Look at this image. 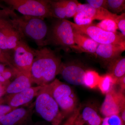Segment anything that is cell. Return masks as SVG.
<instances>
[{
	"mask_svg": "<svg viewBox=\"0 0 125 125\" xmlns=\"http://www.w3.org/2000/svg\"><path fill=\"white\" fill-rule=\"evenodd\" d=\"M62 62L61 57L50 48L43 47L36 50L30 70L33 83L43 86L51 83L59 74Z\"/></svg>",
	"mask_w": 125,
	"mask_h": 125,
	"instance_id": "cell-1",
	"label": "cell"
},
{
	"mask_svg": "<svg viewBox=\"0 0 125 125\" xmlns=\"http://www.w3.org/2000/svg\"><path fill=\"white\" fill-rule=\"evenodd\" d=\"M10 18L24 37L33 40L40 48L49 44V29L43 19L18 15L14 10L10 14Z\"/></svg>",
	"mask_w": 125,
	"mask_h": 125,
	"instance_id": "cell-2",
	"label": "cell"
},
{
	"mask_svg": "<svg viewBox=\"0 0 125 125\" xmlns=\"http://www.w3.org/2000/svg\"><path fill=\"white\" fill-rule=\"evenodd\" d=\"M36 97L34 107L37 113L52 125H60L65 117L52 96L49 84L43 86Z\"/></svg>",
	"mask_w": 125,
	"mask_h": 125,
	"instance_id": "cell-3",
	"label": "cell"
},
{
	"mask_svg": "<svg viewBox=\"0 0 125 125\" xmlns=\"http://www.w3.org/2000/svg\"><path fill=\"white\" fill-rule=\"evenodd\" d=\"M5 3L13 10L22 15L45 18H55L49 0H5Z\"/></svg>",
	"mask_w": 125,
	"mask_h": 125,
	"instance_id": "cell-4",
	"label": "cell"
},
{
	"mask_svg": "<svg viewBox=\"0 0 125 125\" xmlns=\"http://www.w3.org/2000/svg\"><path fill=\"white\" fill-rule=\"evenodd\" d=\"M52 94L65 118L78 107V99L70 86L55 79L49 84Z\"/></svg>",
	"mask_w": 125,
	"mask_h": 125,
	"instance_id": "cell-5",
	"label": "cell"
},
{
	"mask_svg": "<svg viewBox=\"0 0 125 125\" xmlns=\"http://www.w3.org/2000/svg\"><path fill=\"white\" fill-rule=\"evenodd\" d=\"M49 43L75 51L76 45L74 40V30L70 21L57 19L54 21L49 30Z\"/></svg>",
	"mask_w": 125,
	"mask_h": 125,
	"instance_id": "cell-6",
	"label": "cell"
},
{
	"mask_svg": "<svg viewBox=\"0 0 125 125\" xmlns=\"http://www.w3.org/2000/svg\"><path fill=\"white\" fill-rule=\"evenodd\" d=\"M70 22L74 30L85 34L98 44H121L125 43V37L121 33L107 32L92 23L79 25Z\"/></svg>",
	"mask_w": 125,
	"mask_h": 125,
	"instance_id": "cell-7",
	"label": "cell"
},
{
	"mask_svg": "<svg viewBox=\"0 0 125 125\" xmlns=\"http://www.w3.org/2000/svg\"><path fill=\"white\" fill-rule=\"evenodd\" d=\"M13 51L12 64L15 69L30 78V70L36 55V49L31 48L24 40H22Z\"/></svg>",
	"mask_w": 125,
	"mask_h": 125,
	"instance_id": "cell-8",
	"label": "cell"
},
{
	"mask_svg": "<svg viewBox=\"0 0 125 125\" xmlns=\"http://www.w3.org/2000/svg\"><path fill=\"white\" fill-rule=\"evenodd\" d=\"M24 36L11 21L10 16L0 25V48L5 51L14 50Z\"/></svg>",
	"mask_w": 125,
	"mask_h": 125,
	"instance_id": "cell-9",
	"label": "cell"
},
{
	"mask_svg": "<svg viewBox=\"0 0 125 125\" xmlns=\"http://www.w3.org/2000/svg\"><path fill=\"white\" fill-rule=\"evenodd\" d=\"M87 69L80 62H62L59 74L63 79L72 85H83L85 72Z\"/></svg>",
	"mask_w": 125,
	"mask_h": 125,
	"instance_id": "cell-10",
	"label": "cell"
},
{
	"mask_svg": "<svg viewBox=\"0 0 125 125\" xmlns=\"http://www.w3.org/2000/svg\"><path fill=\"white\" fill-rule=\"evenodd\" d=\"M125 109V98L123 93L115 89L106 94L100 111L105 117L115 114Z\"/></svg>",
	"mask_w": 125,
	"mask_h": 125,
	"instance_id": "cell-11",
	"label": "cell"
},
{
	"mask_svg": "<svg viewBox=\"0 0 125 125\" xmlns=\"http://www.w3.org/2000/svg\"><path fill=\"white\" fill-rule=\"evenodd\" d=\"M34 103L27 107L15 108L6 114L0 123V125H29L32 122Z\"/></svg>",
	"mask_w": 125,
	"mask_h": 125,
	"instance_id": "cell-12",
	"label": "cell"
},
{
	"mask_svg": "<svg viewBox=\"0 0 125 125\" xmlns=\"http://www.w3.org/2000/svg\"><path fill=\"white\" fill-rule=\"evenodd\" d=\"M42 87L39 85L32 86L18 93L8 94L5 99L6 104L15 108L27 105L37 97Z\"/></svg>",
	"mask_w": 125,
	"mask_h": 125,
	"instance_id": "cell-13",
	"label": "cell"
},
{
	"mask_svg": "<svg viewBox=\"0 0 125 125\" xmlns=\"http://www.w3.org/2000/svg\"><path fill=\"white\" fill-rule=\"evenodd\" d=\"M125 50V43L121 44H99L95 54L105 66Z\"/></svg>",
	"mask_w": 125,
	"mask_h": 125,
	"instance_id": "cell-14",
	"label": "cell"
},
{
	"mask_svg": "<svg viewBox=\"0 0 125 125\" xmlns=\"http://www.w3.org/2000/svg\"><path fill=\"white\" fill-rule=\"evenodd\" d=\"M77 12L83 14L93 21H102L105 19L115 21L118 15L111 13L107 9L103 8H94L88 4L80 3L77 8Z\"/></svg>",
	"mask_w": 125,
	"mask_h": 125,
	"instance_id": "cell-15",
	"label": "cell"
},
{
	"mask_svg": "<svg viewBox=\"0 0 125 125\" xmlns=\"http://www.w3.org/2000/svg\"><path fill=\"white\" fill-rule=\"evenodd\" d=\"M73 30L74 40L76 45L75 51L95 54L99 44L85 34L74 29Z\"/></svg>",
	"mask_w": 125,
	"mask_h": 125,
	"instance_id": "cell-16",
	"label": "cell"
},
{
	"mask_svg": "<svg viewBox=\"0 0 125 125\" xmlns=\"http://www.w3.org/2000/svg\"><path fill=\"white\" fill-rule=\"evenodd\" d=\"M103 119L94 108L87 106L84 108L81 113L80 112L74 125H83L85 123L88 125H101Z\"/></svg>",
	"mask_w": 125,
	"mask_h": 125,
	"instance_id": "cell-17",
	"label": "cell"
},
{
	"mask_svg": "<svg viewBox=\"0 0 125 125\" xmlns=\"http://www.w3.org/2000/svg\"><path fill=\"white\" fill-rule=\"evenodd\" d=\"M33 83L29 76L19 72L6 87V94L18 93L32 87Z\"/></svg>",
	"mask_w": 125,
	"mask_h": 125,
	"instance_id": "cell-18",
	"label": "cell"
},
{
	"mask_svg": "<svg viewBox=\"0 0 125 125\" xmlns=\"http://www.w3.org/2000/svg\"><path fill=\"white\" fill-rule=\"evenodd\" d=\"M107 73L118 80L125 75V57L121 55L115 58L108 63Z\"/></svg>",
	"mask_w": 125,
	"mask_h": 125,
	"instance_id": "cell-19",
	"label": "cell"
},
{
	"mask_svg": "<svg viewBox=\"0 0 125 125\" xmlns=\"http://www.w3.org/2000/svg\"><path fill=\"white\" fill-rule=\"evenodd\" d=\"M117 81L116 78L107 73L101 76L98 87L103 94L106 95L115 89Z\"/></svg>",
	"mask_w": 125,
	"mask_h": 125,
	"instance_id": "cell-20",
	"label": "cell"
},
{
	"mask_svg": "<svg viewBox=\"0 0 125 125\" xmlns=\"http://www.w3.org/2000/svg\"><path fill=\"white\" fill-rule=\"evenodd\" d=\"M19 72L9 66L0 62V82L7 87Z\"/></svg>",
	"mask_w": 125,
	"mask_h": 125,
	"instance_id": "cell-21",
	"label": "cell"
},
{
	"mask_svg": "<svg viewBox=\"0 0 125 125\" xmlns=\"http://www.w3.org/2000/svg\"><path fill=\"white\" fill-rule=\"evenodd\" d=\"M101 76L95 71L87 69L84 78L83 85L90 89L96 88L98 87Z\"/></svg>",
	"mask_w": 125,
	"mask_h": 125,
	"instance_id": "cell-22",
	"label": "cell"
},
{
	"mask_svg": "<svg viewBox=\"0 0 125 125\" xmlns=\"http://www.w3.org/2000/svg\"><path fill=\"white\" fill-rule=\"evenodd\" d=\"M60 1L64 8L66 19L74 17L79 2L76 0H60Z\"/></svg>",
	"mask_w": 125,
	"mask_h": 125,
	"instance_id": "cell-23",
	"label": "cell"
},
{
	"mask_svg": "<svg viewBox=\"0 0 125 125\" xmlns=\"http://www.w3.org/2000/svg\"><path fill=\"white\" fill-rule=\"evenodd\" d=\"M108 10L117 14L125 10V0H107Z\"/></svg>",
	"mask_w": 125,
	"mask_h": 125,
	"instance_id": "cell-24",
	"label": "cell"
},
{
	"mask_svg": "<svg viewBox=\"0 0 125 125\" xmlns=\"http://www.w3.org/2000/svg\"><path fill=\"white\" fill-rule=\"evenodd\" d=\"M96 25L104 31L114 33L117 32V30L118 29L115 21L112 20L105 19L102 20Z\"/></svg>",
	"mask_w": 125,
	"mask_h": 125,
	"instance_id": "cell-25",
	"label": "cell"
},
{
	"mask_svg": "<svg viewBox=\"0 0 125 125\" xmlns=\"http://www.w3.org/2000/svg\"><path fill=\"white\" fill-rule=\"evenodd\" d=\"M74 23L79 25L91 24L93 21L83 14L77 12L74 16Z\"/></svg>",
	"mask_w": 125,
	"mask_h": 125,
	"instance_id": "cell-26",
	"label": "cell"
},
{
	"mask_svg": "<svg viewBox=\"0 0 125 125\" xmlns=\"http://www.w3.org/2000/svg\"><path fill=\"white\" fill-rule=\"evenodd\" d=\"M0 62L7 65L14 69L16 70L12 64V56L9 53V52L5 51L0 48Z\"/></svg>",
	"mask_w": 125,
	"mask_h": 125,
	"instance_id": "cell-27",
	"label": "cell"
},
{
	"mask_svg": "<svg viewBox=\"0 0 125 125\" xmlns=\"http://www.w3.org/2000/svg\"><path fill=\"white\" fill-rule=\"evenodd\" d=\"M115 22L117 29L121 32V33L125 37V13H122L120 15H117L115 20Z\"/></svg>",
	"mask_w": 125,
	"mask_h": 125,
	"instance_id": "cell-28",
	"label": "cell"
},
{
	"mask_svg": "<svg viewBox=\"0 0 125 125\" xmlns=\"http://www.w3.org/2000/svg\"><path fill=\"white\" fill-rule=\"evenodd\" d=\"M87 4L95 8H104L107 10V0H87Z\"/></svg>",
	"mask_w": 125,
	"mask_h": 125,
	"instance_id": "cell-29",
	"label": "cell"
},
{
	"mask_svg": "<svg viewBox=\"0 0 125 125\" xmlns=\"http://www.w3.org/2000/svg\"><path fill=\"white\" fill-rule=\"evenodd\" d=\"M108 121L109 125H124L125 123L118 114L112 115L108 117Z\"/></svg>",
	"mask_w": 125,
	"mask_h": 125,
	"instance_id": "cell-30",
	"label": "cell"
},
{
	"mask_svg": "<svg viewBox=\"0 0 125 125\" xmlns=\"http://www.w3.org/2000/svg\"><path fill=\"white\" fill-rule=\"evenodd\" d=\"M81 106H79L76 108L74 111L71 114L68 120L64 125H74L75 121L81 110Z\"/></svg>",
	"mask_w": 125,
	"mask_h": 125,
	"instance_id": "cell-31",
	"label": "cell"
},
{
	"mask_svg": "<svg viewBox=\"0 0 125 125\" xmlns=\"http://www.w3.org/2000/svg\"><path fill=\"white\" fill-rule=\"evenodd\" d=\"M15 109L7 104H0V123L6 114Z\"/></svg>",
	"mask_w": 125,
	"mask_h": 125,
	"instance_id": "cell-32",
	"label": "cell"
},
{
	"mask_svg": "<svg viewBox=\"0 0 125 125\" xmlns=\"http://www.w3.org/2000/svg\"><path fill=\"white\" fill-rule=\"evenodd\" d=\"M12 10L10 8H4L0 11V25L4 21L10 16Z\"/></svg>",
	"mask_w": 125,
	"mask_h": 125,
	"instance_id": "cell-33",
	"label": "cell"
},
{
	"mask_svg": "<svg viewBox=\"0 0 125 125\" xmlns=\"http://www.w3.org/2000/svg\"><path fill=\"white\" fill-rule=\"evenodd\" d=\"M117 85L120 87L119 91L124 93L125 89V75L117 80Z\"/></svg>",
	"mask_w": 125,
	"mask_h": 125,
	"instance_id": "cell-34",
	"label": "cell"
},
{
	"mask_svg": "<svg viewBox=\"0 0 125 125\" xmlns=\"http://www.w3.org/2000/svg\"><path fill=\"white\" fill-rule=\"evenodd\" d=\"M7 86L0 82V98L6 94V91Z\"/></svg>",
	"mask_w": 125,
	"mask_h": 125,
	"instance_id": "cell-35",
	"label": "cell"
},
{
	"mask_svg": "<svg viewBox=\"0 0 125 125\" xmlns=\"http://www.w3.org/2000/svg\"><path fill=\"white\" fill-rule=\"evenodd\" d=\"M108 117H106L103 118L102 122L101 125H109L108 124Z\"/></svg>",
	"mask_w": 125,
	"mask_h": 125,
	"instance_id": "cell-36",
	"label": "cell"
},
{
	"mask_svg": "<svg viewBox=\"0 0 125 125\" xmlns=\"http://www.w3.org/2000/svg\"><path fill=\"white\" fill-rule=\"evenodd\" d=\"M34 125H46V124H45V123H42V122H37L36 123V124H35Z\"/></svg>",
	"mask_w": 125,
	"mask_h": 125,
	"instance_id": "cell-37",
	"label": "cell"
},
{
	"mask_svg": "<svg viewBox=\"0 0 125 125\" xmlns=\"http://www.w3.org/2000/svg\"><path fill=\"white\" fill-rule=\"evenodd\" d=\"M2 6H1V4H0V11H1V10H2V9H1V8H2Z\"/></svg>",
	"mask_w": 125,
	"mask_h": 125,
	"instance_id": "cell-38",
	"label": "cell"
}]
</instances>
